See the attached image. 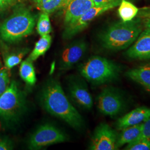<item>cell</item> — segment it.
Returning <instances> with one entry per match:
<instances>
[{
  "instance_id": "30bf717a",
  "label": "cell",
  "mask_w": 150,
  "mask_h": 150,
  "mask_svg": "<svg viewBox=\"0 0 150 150\" xmlns=\"http://www.w3.org/2000/svg\"><path fill=\"white\" fill-rule=\"evenodd\" d=\"M118 135L110 126L100 123L91 137L88 149L91 150H117L116 142Z\"/></svg>"
},
{
  "instance_id": "3957f363",
  "label": "cell",
  "mask_w": 150,
  "mask_h": 150,
  "mask_svg": "<svg viewBox=\"0 0 150 150\" xmlns=\"http://www.w3.org/2000/svg\"><path fill=\"white\" fill-rule=\"evenodd\" d=\"M36 23V18L28 9L21 7L0 25V38L6 42L16 43L31 35Z\"/></svg>"
},
{
  "instance_id": "5bb4252c",
  "label": "cell",
  "mask_w": 150,
  "mask_h": 150,
  "mask_svg": "<svg viewBox=\"0 0 150 150\" xmlns=\"http://www.w3.org/2000/svg\"><path fill=\"white\" fill-rule=\"evenodd\" d=\"M94 6L92 0H72L66 7L65 26L75 21Z\"/></svg>"
},
{
  "instance_id": "9c48e42d",
  "label": "cell",
  "mask_w": 150,
  "mask_h": 150,
  "mask_svg": "<svg viewBox=\"0 0 150 150\" xmlns=\"http://www.w3.org/2000/svg\"><path fill=\"white\" fill-rule=\"evenodd\" d=\"M68 97L79 107L90 110L93 106V99L88 87L82 79L78 76H71L67 82Z\"/></svg>"
},
{
  "instance_id": "f1b7e54d",
  "label": "cell",
  "mask_w": 150,
  "mask_h": 150,
  "mask_svg": "<svg viewBox=\"0 0 150 150\" xmlns=\"http://www.w3.org/2000/svg\"><path fill=\"white\" fill-rule=\"evenodd\" d=\"M140 16L145 17L146 18H150V8H146L145 9H142L141 12H139Z\"/></svg>"
},
{
  "instance_id": "484cf974",
  "label": "cell",
  "mask_w": 150,
  "mask_h": 150,
  "mask_svg": "<svg viewBox=\"0 0 150 150\" xmlns=\"http://www.w3.org/2000/svg\"><path fill=\"white\" fill-rule=\"evenodd\" d=\"M13 148V144L11 139L7 137L0 138V150H11Z\"/></svg>"
},
{
  "instance_id": "4dcf8cb0",
  "label": "cell",
  "mask_w": 150,
  "mask_h": 150,
  "mask_svg": "<svg viewBox=\"0 0 150 150\" xmlns=\"http://www.w3.org/2000/svg\"><path fill=\"white\" fill-rule=\"evenodd\" d=\"M145 26L150 30V18H146L145 21Z\"/></svg>"
},
{
  "instance_id": "1f68e13d",
  "label": "cell",
  "mask_w": 150,
  "mask_h": 150,
  "mask_svg": "<svg viewBox=\"0 0 150 150\" xmlns=\"http://www.w3.org/2000/svg\"><path fill=\"white\" fill-rule=\"evenodd\" d=\"M1 65H2V64H1V61H0V69H1Z\"/></svg>"
},
{
  "instance_id": "8fae6325",
  "label": "cell",
  "mask_w": 150,
  "mask_h": 150,
  "mask_svg": "<svg viewBox=\"0 0 150 150\" xmlns=\"http://www.w3.org/2000/svg\"><path fill=\"white\" fill-rule=\"evenodd\" d=\"M87 45L83 40H77L67 45L62 51L59 62L60 71H67L78 64L86 53Z\"/></svg>"
},
{
  "instance_id": "5b68a950",
  "label": "cell",
  "mask_w": 150,
  "mask_h": 150,
  "mask_svg": "<svg viewBox=\"0 0 150 150\" xmlns=\"http://www.w3.org/2000/svg\"><path fill=\"white\" fill-rule=\"evenodd\" d=\"M25 93L16 81H12L0 96V119L6 123H16L27 111Z\"/></svg>"
},
{
  "instance_id": "277c9868",
  "label": "cell",
  "mask_w": 150,
  "mask_h": 150,
  "mask_svg": "<svg viewBox=\"0 0 150 150\" xmlns=\"http://www.w3.org/2000/svg\"><path fill=\"white\" fill-rule=\"evenodd\" d=\"M81 76L93 85H102L116 80L120 67L112 61L98 56H92L79 67Z\"/></svg>"
},
{
  "instance_id": "4fadbf2b",
  "label": "cell",
  "mask_w": 150,
  "mask_h": 150,
  "mask_svg": "<svg viewBox=\"0 0 150 150\" xmlns=\"http://www.w3.org/2000/svg\"><path fill=\"white\" fill-rule=\"evenodd\" d=\"M150 116V108L146 107L137 108L119 118L116 122L118 130L143 123Z\"/></svg>"
},
{
  "instance_id": "6da1fadb",
  "label": "cell",
  "mask_w": 150,
  "mask_h": 150,
  "mask_svg": "<svg viewBox=\"0 0 150 150\" xmlns=\"http://www.w3.org/2000/svg\"><path fill=\"white\" fill-rule=\"evenodd\" d=\"M41 106L47 112L67 123L73 129L80 130L84 127V120L80 113L70 102L59 81L48 79L38 93Z\"/></svg>"
},
{
  "instance_id": "52a82bcc",
  "label": "cell",
  "mask_w": 150,
  "mask_h": 150,
  "mask_svg": "<svg viewBox=\"0 0 150 150\" xmlns=\"http://www.w3.org/2000/svg\"><path fill=\"white\" fill-rule=\"evenodd\" d=\"M121 0H115L105 5L94 6L75 21L66 26L62 36L64 39H70L83 31L93 20L105 12L120 5Z\"/></svg>"
},
{
  "instance_id": "ffe728a7",
  "label": "cell",
  "mask_w": 150,
  "mask_h": 150,
  "mask_svg": "<svg viewBox=\"0 0 150 150\" xmlns=\"http://www.w3.org/2000/svg\"><path fill=\"white\" fill-rule=\"evenodd\" d=\"M29 51V48H22L12 54H7L4 59L6 69H11L20 64L23 58L28 53Z\"/></svg>"
},
{
  "instance_id": "ba28073f",
  "label": "cell",
  "mask_w": 150,
  "mask_h": 150,
  "mask_svg": "<svg viewBox=\"0 0 150 150\" xmlns=\"http://www.w3.org/2000/svg\"><path fill=\"white\" fill-rule=\"evenodd\" d=\"M97 108L104 115L115 116L122 111L125 102L122 94L113 87L102 90L97 98Z\"/></svg>"
},
{
  "instance_id": "cb8c5ba5",
  "label": "cell",
  "mask_w": 150,
  "mask_h": 150,
  "mask_svg": "<svg viewBox=\"0 0 150 150\" xmlns=\"http://www.w3.org/2000/svg\"><path fill=\"white\" fill-rule=\"evenodd\" d=\"M10 83V75L7 69H0V96L7 89Z\"/></svg>"
},
{
  "instance_id": "7c38bea8",
  "label": "cell",
  "mask_w": 150,
  "mask_h": 150,
  "mask_svg": "<svg viewBox=\"0 0 150 150\" xmlns=\"http://www.w3.org/2000/svg\"><path fill=\"white\" fill-rule=\"evenodd\" d=\"M129 59L138 60L150 59V30L141 32L134 44L126 52Z\"/></svg>"
},
{
  "instance_id": "e0dca14e",
  "label": "cell",
  "mask_w": 150,
  "mask_h": 150,
  "mask_svg": "<svg viewBox=\"0 0 150 150\" xmlns=\"http://www.w3.org/2000/svg\"><path fill=\"white\" fill-rule=\"evenodd\" d=\"M52 42V38L50 35L41 36L35 44V47L26 59L31 62L36 60L43 56L48 51Z\"/></svg>"
},
{
  "instance_id": "9a60e30c",
  "label": "cell",
  "mask_w": 150,
  "mask_h": 150,
  "mask_svg": "<svg viewBox=\"0 0 150 150\" xmlns=\"http://www.w3.org/2000/svg\"><path fill=\"white\" fill-rule=\"evenodd\" d=\"M127 76L150 90V64L141 66L129 70Z\"/></svg>"
},
{
  "instance_id": "44dd1931",
  "label": "cell",
  "mask_w": 150,
  "mask_h": 150,
  "mask_svg": "<svg viewBox=\"0 0 150 150\" xmlns=\"http://www.w3.org/2000/svg\"><path fill=\"white\" fill-rule=\"evenodd\" d=\"M36 6L42 12L50 14L61 8L63 0H33Z\"/></svg>"
},
{
  "instance_id": "7402d4cb",
  "label": "cell",
  "mask_w": 150,
  "mask_h": 150,
  "mask_svg": "<svg viewBox=\"0 0 150 150\" xmlns=\"http://www.w3.org/2000/svg\"><path fill=\"white\" fill-rule=\"evenodd\" d=\"M37 31L41 36H43L49 35L52 31V27L50 20L49 14L42 12L38 18L37 23Z\"/></svg>"
},
{
  "instance_id": "d6986e66",
  "label": "cell",
  "mask_w": 150,
  "mask_h": 150,
  "mask_svg": "<svg viewBox=\"0 0 150 150\" xmlns=\"http://www.w3.org/2000/svg\"><path fill=\"white\" fill-rule=\"evenodd\" d=\"M139 8L127 0H121L118 8L119 16L122 21L132 20L138 14Z\"/></svg>"
},
{
  "instance_id": "8992f818",
  "label": "cell",
  "mask_w": 150,
  "mask_h": 150,
  "mask_svg": "<svg viewBox=\"0 0 150 150\" xmlns=\"http://www.w3.org/2000/svg\"><path fill=\"white\" fill-rule=\"evenodd\" d=\"M69 136L62 130L53 124L46 123L38 127L27 139L30 150H40L50 145L66 142Z\"/></svg>"
},
{
  "instance_id": "83f0119b",
  "label": "cell",
  "mask_w": 150,
  "mask_h": 150,
  "mask_svg": "<svg viewBox=\"0 0 150 150\" xmlns=\"http://www.w3.org/2000/svg\"><path fill=\"white\" fill-rule=\"evenodd\" d=\"M115 0H92L94 5L100 6L110 3Z\"/></svg>"
},
{
  "instance_id": "ac0fdd59",
  "label": "cell",
  "mask_w": 150,
  "mask_h": 150,
  "mask_svg": "<svg viewBox=\"0 0 150 150\" xmlns=\"http://www.w3.org/2000/svg\"><path fill=\"white\" fill-rule=\"evenodd\" d=\"M19 74L22 79L28 86H34L36 82V76L32 62L26 59L21 62Z\"/></svg>"
},
{
  "instance_id": "2e32d148",
  "label": "cell",
  "mask_w": 150,
  "mask_h": 150,
  "mask_svg": "<svg viewBox=\"0 0 150 150\" xmlns=\"http://www.w3.org/2000/svg\"><path fill=\"white\" fill-rule=\"evenodd\" d=\"M142 123L130 126L122 130V132L117 136L116 147L118 148L125 144H129L137 139L141 133Z\"/></svg>"
},
{
  "instance_id": "7a4b0ae2",
  "label": "cell",
  "mask_w": 150,
  "mask_h": 150,
  "mask_svg": "<svg viewBox=\"0 0 150 150\" xmlns=\"http://www.w3.org/2000/svg\"><path fill=\"white\" fill-rule=\"evenodd\" d=\"M142 31L139 19L113 23L100 35L102 47L117 51L129 47Z\"/></svg>"
},
{
  "instance_id": "f546056e",
  "label": "cell",
  "mask_w": 150,
  "mask_h": 150,
  "mask_svg": "<svg viewBox=\"0 0 150 150\" xmlns=\"http://www.w3.org/2000/svg\"><path fill=\"white\" fill-rule=\"evenodd\" d=\"M71 1L72 0H63L62 5V6H61V8H66L67 6L68 5V4L70 3Z\"/></svg>"
},
{
  "instance_id": "4316f807",
  "label": "cell",
  "mask_w": 150,
  "mask_h": 150,
  "mask_svg": "<svg viewBox=\"0 0 150 150\" xmlns=\"http://www.w3.org/2000/svg\"><path fill=\"white\" fill-rule=\"evenodd\" d=\"M14 1L15 0H0V14L11 6Z\"/></svg>"
},
{
  "instance_id": "d4e9b609",
  "label": "cell",
  "mask_w": 150,
  "mask_h": 150,
  "mask_svg": "<svg viewBox=\"0 0 150 150\" xmlns=\"http://www.w3.org/2000/svg\"><path fill=\"white\" fill-rule=\"evenodd\" d=\"M150 139V116L146 121H145L142 123V129L141 133L139 137L136 139Z\"/></svg>"
},
{
  "instance_id": "603a6c76",
  "label": "cell",
  "mask_w": 150,
  "mask_h": 150,
  "mask_svg": "<svg viewBox=\"0 0 150 150\" xmlns=\"http://www.w3.org/2000/svg\"><path fill=\"white\" fill-rule=\"evenodd\" d=\"M126 150H150V139H136L125 147Z\"/></svg>"
}]
</instances>
